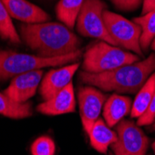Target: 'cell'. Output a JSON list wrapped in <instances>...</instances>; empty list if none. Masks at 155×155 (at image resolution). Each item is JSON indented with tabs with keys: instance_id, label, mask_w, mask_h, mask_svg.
I'll list each match as a JSON object with an SVG mask.
<instances>
[{
	"instance_id": "1",
	"label": "cell",
	"mask_w": 155,
	"mask_h": 155,
	"mask_svg": "<svg viewBox=\"0 0 155 155\" xmlns=\"http://www.w3.org/2000/svg\"><path fill=\"white\" fill-rule=\"evenodd\" d=\"M24 43L39 56L60 57L79 49L80 39L66 25L57 22L25 23L19 27Z\"/></svg>"
},
{
	"instance_id": "2",
	"label": "cell",
	"mask_w": 155,
	"mask_h": 155,
	"mask_svg": "<svg viewBox=\"0 0 155 155\" xmlns=\"http://www.w3.org/2000/svg\"><path fill=\"white\" fill-rule=\"evenodd\" d=\"M154 72L155 53H152L143 61L122 66L114 71L101 74H90L84 71L80 74V78L83 83L103 91L136 94Z\"/></svg>"
},
{
	"instance_id": "3",
	"label": "cell",
	"mask_w": 155,
	"mask_h": 155,
	"mask_svg": "<svg viewBox=\"0 0 155 155\" xmlns=\"http://www.w3.org/2000/svg\"><path fill=\"white\" fill-rule=\"evenodd\" d=\"M83 54L78 49L68 55L46 58L42 56L17 53L13 51H0V80H6L27 72L40 70L45 67L61 66L76 62Z\"/></svg>"
},
{
	"instance_id": "4",
	"label": "cell",
	"mask_w": 155,
	"mask_h": 155,
	"mask_svg": "<svg viewBox=\"0 0 155 155\" xmlns=\"http://www.w3.org/2000/svg\"><path fill=\"white\" fill-rule=\"evenodd\" d=\"M138 61L139 56L137 54L127 52L119 47L101 41L87 49L84 54L83 69L87 73L101 74L114 71Z\"/></svg>"
},
{
	"instance_id": "5",
	"label": "cell",
	"mask_w": 155,
	"mask_h": 155,
	"mask_svg": "<svg viewBox=\"0 0 155 155\" xmlns=\"http://www.w3.org/2000/svg\"><path fill=\"white\" fill-rule=\"evenodd\" d=\"M106 9L107 5L102 0H84L76 20V29L84 36L94 37L118 47L104 23L103 13Z\"/></svg>"
},
{
	"instance_id": "6",
	"label": "cell",
	"mask_w": 155,
	"mask_h": 155,
	"mask_svg": "<svg viewBox=\"0 0 155 155\" xmlns=\"http://www.w3.org/2000/svg\"><path fill=\"white\" fill-rule=\"evenodd\" d=\"M103 20L110 35L116 42L117 46L135 52L139 57H143V51L140 47L141 27L108 9L103 13Z\"/></svg>"
},
{
	"instance_id": "7",
	"label": "cell",
	"mask_w": 155,
	"mask_h": 155,
	"mask_svg": "<svg viewBox=\"0 0 155 155\" xmlns=\"http://www.w3.org/2000/svg\"><path fill=\"white\" fill-rule=\"evenodd\" d=\"M115 130L117 140L110 145L114 155H146L150 139L137 124L123 119Z\"/></svg>"
},
{
	"instance_id": "8",
	"label": "cell",
	"mask_w": 155,
	"mask_h": 155,
	"mask_svg": "<svg viewBox=\"0 0 155 155\" xmlns=\"http://www.w3.org/2000/svg\"><path fill=\"white\" fill-rule=\"evenodd\" d=\"M107 96L92 87H84L79 89L78 101L83 127L87 134L90 133L96 121L101 114Z\"/></svg>"
},
{
	"instance_id": "9",
	"label": "cell",
	"mask_w": 155,
	"mask_h": 155,
	"mask_svg": "<svg viewBox=\"0 0 155 155\" xmlns=\"http://www.w3.org/2000/svg\"><path fill=\"white\" fill-rule=\"evenodd\" d=\"M42 76H43V71L41 69L16 75L3 93L14 101L25 103L35 94Z\"/></svg>"
},
{
	"instance_id": "10",
	"label": "cell",
	"mask_w": 155,
	"mask_h": 155,
	"mask_svg": "<svg viewBox=\"0 0 155 155\" xmlns=\"http://www.w3.org/2000/svg\"><path fill=\"white\" fill-rule=\"evenodd\" d=\"M78 68L79 63L75 62L48 72L42 81L40 87V94L44 101L50 100L66 87L72 82V78Z\"/></svg>"
},
{
	"instance_id": "11",
	"label": "cell",
	"mask_w": 155,
	"mask_h": 155,
	"mask_svg": "<svg viewBox=\"0 0 155 155\" xmlns=\"http://www.w3.org/2000/svg\"><path fill=\"white\" fill-rule=\"evenodd\" d=\"M10 17L25 23L47 22L50 17L36 5L27 0H1Z\"/></svg>"
},
{
	"instance_id": "12",
	"label": "cell",
	"mask_w": 155,
	"mask_h": 155,
	"mask_svg": "<svg viewBox=\"0 0 155 155\" xmlns=\"http://www.w3.org/2000/svg\"><path fill=\"white\" fill-rule=\"evenodd\" d=\"M36 110L43 114L59 115L75 111V97L71 82L57 95L37 106Z\"/></svg>"
},
{
	"instance_id": "13",
	"label": "cell",
	"mask_w": 155,
	"mask_h": 155,
	"mask_svg": "<svg viewBox=\"0 0 155 155\" xmlns=\"http://www.w3.org/2000/svg\"><path fill=\"white\" fill-rule=\"evenodd\" d=\"M132 100L128 97L118 94L111 95L105 102L103 117L108 126L111 127L117 124L131 111Z\"/></svg>"
},
{
	"instance_id": "14",
	"label": "cell",
	"mask_w": 155,
	"mask_h": 155,
	"mask_svg": "<svg viewBox=\"0 0 155 155\" xmlns=\"http://www.w3.org/2000/svg\"><path fill=\"white\" fill-rule=\"evenodd\" d=\"M89 135L90 144L100 153H107L109 146L114 144L117 140L116 132L109 128L103 119L98 118L92 127Z\"/></svg>"
},
{
	"instance_id": "15",
	"label": "cell",
	"mask_w": 155,
	"mask_h": 155,
	"mask_svg": "<svg viewBox=\"0 0 155 155\" xmlns=\"http://www.w3.org/2000/svg\"><path fill=\"white\" fill-rule=\"evenodd\" d=\"M155 93V72L148 78L143 87L137 92L133 102L130 114L132 118H138L146 111Z\"/></svg>"
},
{
	"instance_id": "16",
	"label": "cell",
	"mask_w": 155,
	"mask_h": 155,
	"mask_svg": "<svg viewBox=\"0 0 155 155\" xmlns=\"http://www.w3.org/2000/svg\"><path fill=\"white\" fill-rule=\"evenodd\" d=\"M0 114L12 119H22L32 115L31 103H19L0 92Z\"/></svg>"
},
{
	"instance_id": "17",
	"label": "cell",
	"mask_w": 155,
	"mask_h": 155,
	"mask_svg": "<svg viewBox=\"0 0 155 155\" xmlns=\"http://www.w3.org/2000/svg\"><path fill=\"white\" fill-rule=\"evenodd\" d=\"M84 0H60L56 6V15L69 29L75 25Z\"/></svg>"
},
{
	"instance_id": "18",
	"label": "cell",
	"mask_w": 155,
	"mask_h": 155,
	"mask_svg": "<svg viewBox=\"0 0 155 155\" xmlns=\"http://www.w3.org/2000/svg\"><path fill=\"white\" fill-rule=\"evenodd\" d=\"M133 21L141 27L140 47L142 51H147L155 38V8L144 15L134 18Z\"/></svg>"
},
{
	"instance_id": "19",
	"label": "cell",
	"mask_w": 155,
	"mask_h": 155,
	"mask_svg": "<svg viewBox=\"0 0 155 155\" xmlns=\"http://www.w3.org/2000/svg\"><path fill=\"white\" fill-rule=\"evenodd\" d=\"M0 36L15 44L21 42V38L13 25L9 13L1 0H0Z\"/></svg>"
},
{
	"instance_id": "20",
	"label": "cell",
	"mask_w": 155,
	"mask_h": 155,
	"mask_svg": "<svg viewBox=\"0 0 155 155\" xmlns=\"http://www.w3.org/2000/svg\"><path fill=\"white\" fill-rule=\"evenodd\" d=\"M31 152L33 155H54L55 143L48 137H40L32 144Z\"/></svg>"
},
{
	"instance_id": "21",
	"label": "cell",
	"mask_w": 155,
	"mask_h": 155,
	"mask_svg": "<svg viewBox=\"0 0 155 155\" xmlns=\"http://www.w3.org/2000/svg\"><path fill=\"white\" fill-rule=\"evenodd\" d=\"M154 120H155V93L146 111L141 116H139L137 118V124L138 126L149 125V124H151L154 122Z\"/></svg>"
},
{
	"instance_id": "22",
	"label": "cell",
	"mask_w": 155,
	"mask_h": 155,
	"mask_svg": "<svg viewBox=\"0 0 155 155\" xmlns=\"http://www.w3.org/2000/svg\"><path fill=\"white\" fill-rule=\"evenodd\" d=\"M114 7L122 11H134L143 4V0H110Z\"/></svg>"
},
{
	"instance_id": "23",
	"label": "cell",
	"mask_w": 155,
	"mask_h": 155,
	"mask_svg": "<svg viewBox=\"0 0 155 155\" xmlns=\"http://www.w3.org/2000/svg\"><path fill=\"white\" fill-rule=\"evenodd\" d=\"M155 8V0H143L142 4V15L150 12Z\"/></svg>"
},
{
	"instance_id": "24",
	"label": "cell",
	"mask_w": 155,
	"mask_h": 155,
	"mask_svg": "<svg viewBox=\"0 0 155 155\" xmlns=\"http://www.w3.org/2000/svg\"><path fill=\"white\" fill-rule=\"evenodd\" d=\"M150 47H151V48L155 51V38L152 40V42H151V44H150Z\"/></svg>"
},
{
	"instance_id": "25",
	"label": "cell",
	"mask_w": 155,
	"mask_h": 155,
	"mask_svg": "<svg viewBox=\"0 0 155 155\" xmlns=\"http://www.w3.org/2000/svg\"><path fill=\"white\" fill-rule=\"evenodd\" d=\"M150 129H151V130H155V120H154V122L151 124V127H150Z\"/></svg>"
},
{
	"instance_id": "26",
	"label": "cell",
	"mask_w": 155,
	"mask_h": 155,
	"mask_svg": "<svg viewBox=\"0 0 155 155\" xmlns=\"http://www.w3.org/2000/svg\"><path fill=\"white\" fill-rule=\"evenodd\" d=\"M152 149H153V151H154V153H155V141H154V143L152 144Z\"/></svg>"
}]
</instances>
